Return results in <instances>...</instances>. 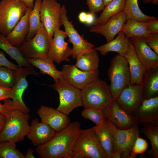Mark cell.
Returning a JSON list of instances; mask_svg holds the SVG:
<instances>
[{"mask_svg":"<svg viewBox=\"0 0 158 158\" xmlns=\"http://www.w3.org/2000/svg\"><path fill=\"white\" fill-rule=\"evenodd\" d=\"M81 123L71 122L66 127L56 132L46 143L36 147L35 151L40 158H71L73 147Z\"/></svg>","mask_w":158,"mask_h":158,"instance_id":"obj_1","label":"cell"},{"mask_svg":"<svg viewBox=\"0 0 158 158\" xmlns=\"http://www.w3.org/2000/svg\"><path fill=\"white\" fill-rule=\"evenodd\" d=\"M3 128L0 133V142L10 140L16 143L23 140L30 128V115L19 109L11 111L6 116Z\"/></svg>","mask_w":158,"mask_h":158,"instance_id":"obj_2","label":"cell"},{"mask_svg":"<svg viewBox=\"0 0 158 158\" xmlns=\"http://www.w3.org/2000/svg\"><path fill=\"white\" fill-rule=\"evenodd\" d=\"M83 106L84 108L94 107L103 110L114 99L109 86L98 78L81 90Z\"/></svg>","mask_w":158,"mask_h":158,"instance_id":"obj_3","label":"cell"},{"mask_svg":"<svg viewBox=\"0 0 158 158\" xmlns=\"http://www.w3.org/2000/svg\"><path fill=\"white\" fill-rule=\"evenodd\" d=\"M107 74L110 82L111 95L116 99L121 91L130 84V75L128 63L125 58L116 55L111 60Z\"/></svg>","mask_w":158,"mask_h":158,"instance_id":"obj_4","label":"cell"},{"mask_svg":"<svg viewBox=\"0 0 158 158\" xmlns=\"http://www.w3.org/2000/svg\"><path fill=\"white\" fill-rule=\"evenodd\" d=\"M28 7L20 0L0 1V33L6 36L26 13Z\"/></svg>","mask_w":158,"mask_h":158,"instance_id":"obj_5","label":"cell"},{"mask_svg":"<svg viewBox=\"0 0 158 158\" xmlns=\"http://www.w3.org/2000/svg\"><path fill=\"white\" fill-rule=\"evenodd\" d=\"M51 87L57 92L59 104L57 110L67 116L75 108L83 106L81 90L61 78Z\"/></svg>","mask_w":158,"mask_h":158,"instance_id":"obj_6","label":"cell"},{"mask_svg":"<svg viewBox=\"0 0 158 158\" xmlns=\"http://www.w3.org/2000/svg\"><path fill=\"white\" fill-rule=\"evenodd\" d=\"M73 150L83 154L86 158H107L108 156L99 143L95 126L86 129H80Z\"/></svg>","mask_w":158,"mask_h":158,"instance_id":"obj_7","label":"cell"},{"mask_svg":"<svg viewBox=\"0 0 158 158\" xmlns=\"http://www.w3.org/2000/svg\"><path fill=\"white\" fill-rule=\"evenodd\" d=\"M52 39L43 27L32 39H25L19 48L25 58L48 59Z\"/></svg>","mask_w":158,"mask_h":158,"instance_id":"obj_8","label":"cell"},{"mask_svg":"<svg viewBox=\"0 0 158 158\" xmlns=\"http://www.w3.org/2000/svg\"><path fill=\"white\" fill-rule=\"evenodd\" d=\"M61 7L56 0H43L41 5V21L49 35L53 37L55 31L63 25L61 17Z\"/></svg>","mask_w":158,"mask_h":158,"instance_id":"obj_9","label":"cell"},{"mask_svg":"<svg viewBox=\"0 0 158 158\" xmlns=\"http://www.w3.org/2000/svg\"><path fill=\"white\" fill-rule=\"evenodd\" d=\"M61 14L65 32L69 38V42L73 45L71 56L73 58L75 59L77 55L93 49L95 46L85 40L83 36L80 35L75 29L72 23L69 21L65 5L61 6Z\"/></svg>","mask_w":158,"mask_h":158,"instance_id":"obj_10","label":"cell"},{"mask_svg":"<svg viewBox=\"0 0 158 158\" xmlns=\"http://www.w3.org/2000/svg\"><path fill=\"white\" fill-rule=\"evenodd\" d=\"M103 111L105 118L118 129H128L138 125L136 118L123 109L115 99Z\"/></svg>","mask_w":158,"mask_h":158,"instance_id":"obj_11","label":"cell"},{"mask_svg":"<svg viewBox=\"0 0 158 158\" xmlns=\"http://www.w3.org/2000/svg\"><path fill=\"white\" fill-rule=\"evenodd\" d=\"M61 71L63 79L80 90L99 78V75L98 70L94 71H85L72 64L63 65Z\"/></svg>","mask_w":158,"mask_h":158,"instance_id":"obj_12","label":"cell"},{"mask_svg":"<svg viewBox=\"0 0 158 158\" xmlns=\"http://www.w3.org/2000/svg\"><path fill=\"white\" fill-rule=\"evenodd\" d=\"M115 99L123 109L132 115L144 100L142 84H130Z\"/></svg>","mask_w":158,"mask_h":158,"instance_id":"obj_13","label":"cell"},{"mask_svg":"<svg viewBox=\"0 0 158 158\" xmlns=\"http://www.w3.org/2000/svg\"><path fill=\"white\" fill-rule=\"evenodd\" d=\"M48 55V58L58 64L62 61L69 62V57L72 54V49L65 41L67 37L65 32L60 29L54 32Z\"/></svg>","mask_w":158,"mask_h":158,"instance_id":"obj_14","label":"cell"},{"mask_svg":"<svg viewBox=\"0 0 158 158\" xmlns=\"http://www.w3.org/2000/svg\"><path fill=\"white\" fill-rule=\"evenodd\" d=\"M140 133L138 125L126 130L117 129L114 152L122 158H131L130 156L134 143Z\"/></svg>","mask_w":158,"mask_h":158,"instance_id":"obj_15","label":"cell"},{"mask_svg":"<svg viewBox=\"0 0 158 158\" xmlns=\"http://www.w3.org/2000/svg\"><path fill=\"white\" fill-rule=\"evenodd\" d=\"M132 115L136 118L138 125L158 126V96L144 99Z\"/></svg>","mask_w":158,"mask_h":158,"instance_id":"obj_16","label":"cell"},{"mask_svg":"<svg viewBox=\"0 0 158 158\" xmlns=\"http://www.w3.org/2000/svg\"><path fill=\"white\" fill-rule=\"evenodd\" d=\"M126 18L123 10L121 12L111 17L104 23L94 25L90 29L91 32L103 35L108 42L114 38L121 30L126 22Z\"/></svg>","mask_w":158,"mask_h":158,"instance_id":"obj_17","label":"cell"},{"mask_svg":"<svg viewBox=\"0 0 158 158\" xmlns=\"http://www.w3.org/2000/svg\"><path fill=\"white\" fill-rule=\"evenodd\" d=\"M37 113L42 122L49 125L56 132L63 129L71 123L67 115L51 107L41 105Z\"/></svg>","mask_w":158,"mask_h":158,"instance_id":"obj_18","label":"cell"},{"mask_svg":"<svg viewBox=\"0 0 158 158\" xmlns=\"http://www.w3.org/2000/svg\"><path fill=\"white\" fill-rule=\"evenodd\" d=\"M95 127L96 134L102 148L108 155L114 153L117 129L106 118L101 123L95 125Z\"/></svg>","mask_w":158,"mask_h":158,"instance_id":"obj_19","label":"cell"},{"mask_svg":"<svg viewBox=\"0 0 158 158\" xmlns=\"http://www.w3.org/2000/svg\"><path fill=\"white\" fill-rule=\"evenodd\" d=\"M56 132L49 125L42 122L40 123L36 118L31 121L30 130L26 136L34 146L37 147L49 141Z\"/></svg>","mask_w":158,"mask_h":158,"instance_id":"obj_20","label":"cell"},{"mask_svg":"<svg viewBox=\"0 0 158 158\" xmlns=\"http://www.w3.org/2000/svg\"><path fill=\"white\" fill-rule=\"evenodd\" d=\"M130 40L139 58L146 69L158 67V54L147 44L144 38L133 37Z\"/></svg>","mask_w":158,"mask_h":158,"instance_id":"obj_21","label":"cell"},{"mask_svg":"<svg viewBox=\"0 0 158 158\" xmlns=\"http://www.w3.org/2000/svg\"><path fill=\"white\" fill-rule=\"evenodd\" d=\"M128 63L130 84H141L146 69L139 58L130 40L128 49L123 56Z\"/></svg>","mask_w":158,"mask_h":158,"instance_id":"obj_22","label":"cell"},{"mask_svg":"<svg viewBox=\"0 0 158 158\" xmlns=\"http://www.w3.org/2000/svg\"><path fill=\"white\" fill-rule=\"evenodd\" d=\"M15 71V81L12 88L11 99L14 102L25 106L22 97L24 92L28 86L26 77L29 75L38 76L39 73L33 67H19Z\"/></svg>","mask_w":158,"mask_h":158,"instance_id":"obj_23","label":"cell"},{"mask_svg":"<svg viewBox=\"0 0 158 158\" xmlns=\"http://www.w3.org/2000/svg\"><path fill=\"white\" fill-rule=\"evenodd\" d=\"M32 9L28 8L25 14L11 32L6 36L7 40L12 45L18 48L20 47L29 32V16Z\"/></svg>","mask_w":158,"mask_h":158,"instance_id":"obj_24","label":"cell"},{"mask_svg":"<svg viewBox=\"0 0 158 158\" xmlns=\"http://www.w3.org/2000/svg\"><path fill=\"white\" fill-rule=\"evenodd\" d=\"M130 40L121 31L116 37L105 44L94 49L99 51L102 56H105L110 52H116L123 56L127 51Z\"/></svg>","mask_w":158,"mask_h":158,"instance_id":"obj_25","label":"cell"},{"mask_svg":"<svg viewBox=\"0 0 158 158\" xmlns=\"http://www.w3.org/2000/svg\"><path fill=\"white\" fill-rule=\"evenodd\" d=\"M141 84L144 99L158 96V67L146 70Z\"/></svg>","mask_w":158,"mask_h":158,"instance_id":"obj_26","label":"cell"},{"mask_svg":"<svg viewBox=\"0 0 158 158\" xmlns=\"http://www.w3.org/2000/svg\"><path fill=\"white\" fill-rule=\"evenodd\" d=\"M74 65L80 70L87 72L98 70L99 58L97 51L94 49L90 51L77 55Z\"/></svg>","mask_w":158,"mask_h":158,"instance_id":"obj_27","label":"cell"},{"mask_svg":"<svg viewBox=\"0 0 158 158\" xmlns=\"http://www.w3.org/2000/svg\"><path fill=\"white\" fill-rule=\"evenodd\" d=\"M0 49L16 61L19 67H33L23 56L19 48L12 45L6 36L0 33Z\"/></svg>","mask_w":158,"mask_h":158,"instance_id":"obj_28","label":"cell"},{"mask_svg":"<svg viewBox=\"0 0 158 158\" xmlns=\"http://www.w3.org/2000/svg\"><path fill=\"white\" fill-rule=\"evenodd\" d=\"M25 58L33 66L38 68L41 73L51 76L55 82L61 77V71L56 69L54 62L49 58Z\"/></svg>","mask_w":158,"mask_h":158,"instance_id":"obj_29","label":"cell"},{"mask_svg":"<svg viewBox=\"0 0 158 158\" xmlns=\"http://www.w3.org/2000/svg\"><path fill=\"white\" fill-rule=\"evenodd\" d=\"M146 22L127 19L121 31L129 39L136 37L147 38L151 34L147 29Z\"/></svg>","mask_w":158,"mask_h":158,"instance_id":"obj_30","label":"cell"},{"mask_svg":"<svg viewBox=\"0 0 158 158\" xmlns=\"http://www.w3.org/2000/svg\"><path fill=\"white\" fill-rule=\"evenodd\" d=\"M126 0H112L106 6L99 16L95 19L94 25L102 24L112 16L123 11Z\"/></svg>","mask_w":158,"mask_h":158,"instance_id":"obj_31","label":"cell"},{"mask_svg":"<svg viewBox=\"0 0 158 158\" xmlns=\"http://www.w3.org/2000/svg\"><path fill=\"white\" fill-rule=\"evenodd\" d=\"M42 2V0L35 1L33 8L29 14L30 29L25 39H32L40 29L44 27L43 23L41 21L40 16Z\"/></svg>","mask_w":158,"mask_h":158,"instance_id":"obj_32","label":"cell"},{"mask_svg":"<svg viewBox=\"0 0 158 158\" xmlns=\"http://www.w3.org/2000/svg\"><path fill=\"white\" fill-rule=\"evenodd\" d=\"M124 10L127 19L146 22L150 20L157 18L144 13L139 7L138 0H126Z\"/></svg>","mask_w":158,"mask_h":158,"instance_id":"obj_33","label":"cell"},{"mask_svg":"<svg viewBox=\"0 0 158 158\" xmlns=\"http://www.w3.org/2000/svg\"><path fill=\"white\" fill-rule=\"evenodd\" d=\"M140 133L145 135L150 140L151 148L147 154L151 158H158V126L145 124L142 125Z\"/></svg>","mask_w":158,"mask_h":158,"instance_id":"obj_34","label":"cell"},{"mask_svg":"<svg viewBox=\"0 0 158 158\" xmlns=\"http://www.w3.org/2000/svg\"><path fill=\"white\" fill-rule=\"evenodd\" d=\"M0 158H25V155L17 149L16 142L7 140L0 142Z\"/></svg>","mask_w":158,"mask_h":158,"instance_id":"obj_35","label":"cell"},{"mask_svg":"<svg viewBox=\"0 0 158 158\" xmlns=\"http://www.w3.org/2000/svg\"><path fill=\"white\" fill-rule=\"evenodd\" d=\"M81 115L84 118L92 121L96 126L101 123L105 118L103 109L94 107L85 108Z\"/></svg>","mask_w":158,"mask_h":158,"instance_id":"obj_36","label":"cell"},{"mask_svg":"<svg viewBox=\"0 0 158 158\" xmlns=\"http://www.w3.org/2000/svg\"><path fill=\"white\" fill-rule=\"evenodd\" d=\"M15 71L5 66L0 67V86L12 88L15 81Z\"/></svg>","mask_w":158,"mask_h":158,"instance_id":"obj_37","label":"cell"},{"mask_svg":"<svg viewBox=\"0 0 158 158\" xmlns=\"http://www.w3.org/2000/svg\"><path fill=\"white\" fill-rule=\"evenodd\" d=\"M148 146L147 141L140 137L139 135H138L130 154L131 158H135L137 154H143L145 152L148 148Z\"/></svg>","mask_w":158,"mask_h":158,"instance_id":"obj_38","label":"cell"},{"mask_svg":"<svg viewBox=\"0 0 158 158\" xmlns=\"http://www.w3.org/2000/svg\"><path fill=\"white\" fill-rule=\"evenodd\" d=\"M15 109L21 110V107L9 99L4 100V102L1 104L0 102V114L6 116L12 111Z\"/></svg>","mask_w":158,"mask_h":158,"instance_id":"obj_39","label":"cell"},{"mask_svg":"<svg viewBox=\"0 0 158 158\" xmlns=\"http://www.w3.org/2000/svg\"><path fill=\"white\" fill-rule=\"evenodd\" d=\"M90 13L95 14L102 11L104 9V5L103 0H86Z\"/></svg>","mask_w":158,"mask_h":158,"instance_id":"obj_40","label":"cell"},{"mask_svg":"<svg viewBox=\"0 0 158 158\" xmlns=\"http://www.w3.org/2000/svg\"><path fill=\"white\" fill-rule=\"evenodd\" d=\"M144 38L147 44L158 54V33L150 34L148 37Z\"/></svg>","mask_w":158,"mask_h":158,"instance_id":"obj_41","label":"cell"},{"mask_svg":"<svg viewBox=\"0 0 158 158\" xmlns=\"http://www.w3.org/2000/svg\"><path fill=\"white\" fill-rule=\"evenodd\" d=\"M5 66L14 71L18 68L17 65L8 60L3 52L0 50V67Z\"/></svg>","mask_w":158,"mask_h":158,"instance_id":"obj_42","label":"cell"},{"mask_svg":"<svg viewBox=\"0 0 158 158\" xmlns=\"http://www.w3.org/2000/svg\"><path fill=\"white\" fill-rule=\"evenodd\" d=\"M146 23L147 29L150 34L158 33L157 18L149 20Z\"/></svg>","mask_w":158,"mask_h":158,"instance_id":"obj_43","label":"cell"},{"mask_svg":"<svg viewBox=\"0 0 158 158\" xmlns=\"http://www.w3.org/2000/svg\"><path fill=\"white\" fill-rule=\"evenodd\" d=\"M12 88H8L0 86V101L11 98Z\"/></svg>","mask_w":158,"mask_h":158,"instance_id":"obj_44","label":"cell"},{"mask_svg":"<svg viewBox=\"0 0 158 158\" xmlns=\"http://www.w3.org/2000/svg\"><path fill=\"white\" fill-rule=\"evenodd\" d=\"M95 19L94 14L90 13H87L85 23L88 25H91L94 23Z\"/></svg>","mask_w":158,"mask_h":158,"instance_id":"obj_45","label":"cell"},{"mask_svg":"<svg viewBox=\"0 0 158 158\" xmlns=\"http://www.w3.org/2000/svg\"><path fill=\"white\" fill-rule=\"evenodd\" d=\"M87 13L84 12H80L78 15V18L79 21L82 23H85L87 16Z\"/></svg>","mask_w":158,"mask_h":158,"instance_id":"obj_46","label":"cell"},{"mask_svg":"<svg viewBox=\"0 0 158 158\" xmlns=\"http://www.w3.org/2000/svg\"><path fill=\"white\" fill-rule=\"evenodd\" d=\"M24 3L28 8L33 9L34 6V0H20Z\"/></svg>","mask_w":158,"mask_h":158,"instance_id":"obj_47","label":"cell"},{"mask_svg":"<svg viewBox=\"0 0 158 158\" xmlns=\"http://www.w3.org/2000/svg\"><path fill=\"white\" fill-rule=\"evenodd\" d=\"M6 117L4 115L0 114V133L4 126L6 120Z\"/></svg>","mask_w":158,"mask_h":158,"instance_id":"obj_48","label":"cell"},{"mask_svg":"<svg viewBox=\"0 0 158 158\" xmlns=\"http://www.w3.org/2000/svg\"><path fill=\"white\" fill-rule=\"evenodd\" d=\"M34 150L31 148H29L27 151V152L25 155V158H35V157L33 155V153Z\"/></svg>","mask_w":158,"mask_h":158,"instance_id":"obj_49","label":"cell"},{"mask_svg":"<svg viewBox=\"0 0 158 158\" xmlns=\"http://www.w3.org/2000/svg\"><path fill=\"white\" fill-rule=\"evenodd\" d=\"M112 0H103L104 4L105 6L107 5Z\"/></svg>","mask_w":158,"mask_h":158,"instance_id":"obj_50","label":"cell"},{"mask_svg":"<svg viewBox=\"0 0 158 158\" xmlns=\"http://www.w3.org/2000/svg\"><path fill=\"white\" fill-rule=\"evenodd\" d=\"M151 2L154 5H157L158 4V0H152Z\"/></svg>","mask_w":158,"mask_h":158,"instance_id":"obj_51","label":"cell"},{"mask_svg":"<svg viewBox=\"0 0 158 158\" xmlns=\"http://www.w3.org/2000/svg\"><path fill=\"white\" fill-rule=\"evenodd\" d=\"M142 1L145 4H149L151 2L152 0H142Z\"/></svg>","mask_w":158,"mask_h":158,"instance_id":"obj_52","label":"cell"}]
</instances>
